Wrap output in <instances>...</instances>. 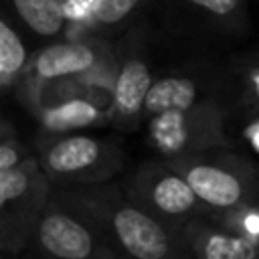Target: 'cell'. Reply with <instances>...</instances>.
Wrapping results in <instances>:
<instances>
[{
	"label": "cell",
	"mask_w": 259,
	"mask_h": 259,
	"mask_svg": "<svg viewBox=\"0 0 259 259\" xmlns=\"http://www.w3.org/2000/svg\"><path fill=\"white\" fill-rule=\"evenodd\" d=\"M121 188L142 210L178 233L186 225L208 217L184 178L162 160L140 164Z\"/></svg>",
	"instance_id": "8992f818"
},
{
	"label": "cell",
	"mask_w": 259,
	"mask_h": 259,
	"mask_svg": "<svg viewBox=\"0 0 259 259\" xmlns=\"http://www.w3.org/2000/svg\"><path fill=\"white\" fill-rule=\"evenodd\" d=\"M10 8L28 34L40 40L59 38L67 30V16L59 0H10Z\"/></svg>",
	"instance_id": "4fadbf2b"
},
{
	"label": "cell",
	"mask_w": 259,
	"mask_h": 259,
	"mask_svg": "<svg viewBox=\"0 0 259 259\" xmlns=\"http://www.w3.org/2000/svg\"><path fill=\"white\" fill-rule=\"evenodd\" d=\"M162 162L184 178L210 217H227L241 208L257 206V164L235 150L219 148Z\"/></svg>",
	"instance_id": "7a4b0ae2"
},
{
	"label": "cell",
	"mask_w": 259,
	"mask_h": 259,
	"mask_svg": "<svg viewBox=\"0 0 259 259\" xmlns=\"http://www.w3.org/2000/svg\"><path fill=\"white\" fill-rule=\"evenodd\" d=\"M235 103H247L235 91L229 81L204 75H162L152 79V85L146 93L142 117H152L164 111H188L206 105L231 107ZM257 105V103H255ZM142 119V123H144Z\"/></svg>",
	"instance_id": "9c48e42d"
},
{
	"label": "cell",
	"mask_w": 259,
	"mask_h": 259,
	"mask_svg": "<svg viewBox=\"0 0 259 259\" xmlns=\"http://www.w3.org/2000/svg\"><path fill=\"white\" fill-rule=\"evenodd\" d=\"M67 20H89V10H91V0H59Z\"/></svg>",
	"instance_id": "ac0fdd59"
},
{
	"label": "cell",
	"mask_w": 259,
	"mask_h": 259,
	"mask_svg": "<svg viewBox=\"0 0 259 259\" xmlns=\"http://www.w3.org/2000/svg\"><path fill=\"white\" fill-rule=\"evenodd\" d=\"M59 190L93 217L117 259H190L180 233L132 202L121 184Z\"/></svg>",
	"instance_id": "6da1fadb"
},
{
	"label": "cell",
	"mask_w": 259,
	"mask_h": 259,
	"mask_svg": "<svg viewBox=\"0 0 259 259\" xmlns=\"http://www.w3.org/2000/svg\"><path fill=\"white\" fill-rule=\"evenodd\" d=\"M111 53L103 42L97 40H57L47 42L34 51L20 79V91L30 109L36 103L38 91L45 85L57 81H79L89 83L91 77H99L111 85L113 69Z\"/></svg>",
	"instance_id": "5b68a950"
},
{
	"label": "cell",
	"mask_w": 259,
	"mask_h": 259,
	"mask_svg": "<svg viewBox=\"0 0 259 259\" xmlns=\"http://www.w3.org/2000/svg\"><path fill=\"white\" fill-rule=\"evenodd\" d=\"M196 16L221 30H243L247 24L245 0H182Z\"/></svg>",
	"instance_id": "9a60e30c"
},
{
	"label": "cell",
	"mask_w": 259,
	"mask_h": 259,
	"mask_svg": "<svg viewBox=\"0 0 259 259\" xmlns=\"http://www.w3.org/2000/svg\"><path fill=\"white\" fill-rule=\"evenodd\" d=\"M0 259H14V255H10L6 251H0Z\"/></svg>",
	"instance_id": "d6986e66"
},
{
	"label": "cell",
	"mask_w": 259,
	"mask_h": 259,
	"mask_svg": "<svg viewBox=\"0 0 259 259\" xmlns=\"http://www.w3.org/2000/svg\"><path fill=\"white\" fill-rule=\"evenodd\" d=\"M221 105H206L188 111H164L146 117V144L158 160H172L188 154L227 148L223 136Z\"/></svg>",
	"instance_id": "ba28073f"
},
{
	"label": "cell",
	"mask_w": 259,
	"mask_h": 259,
	"mask_svg": "<svg viewBox=\"0 0 259 259\" xmlns=\"http://www.w3.org/2000/svg\"><path fill=\"white\" fill-rule=\"evenodd\" d=\"M24 158H28V154L20 142H16V140L0 142V172L20 164Z\"/></svg>",
	"instance_id": "e0dca14e"
},
{
	"label": "cell",
	"mask_w": 259,
	"mask_h": 259,
	"mask_svg": "<svg viewBox=\"0 0 259 259\" xmlns=\"http://www.w3.org/2000/svg\"><path fill=\"white\" fill-rule=\"evenodd\" d=\"M146 0H91L89 24L101 30H113L125 24Z\"/></svg>",
	"instance_id": "2e32d148"
},
{
	"label": "cell",
	"mask_w": 259,
	"mask_h": 259,
	"mask_svg": "<svg viewBox=\"0 0 259 259\" xmlns=\"http://www.w3.org/2000/svg\"><path fill=\"white\" fill-rule=\"evenodd\" d=\"M26 249L36 259H117L93 217L59 188H51Z\"/></svg>",
	"instance_id": "277c9868"
},
{
	"label": "cell",
	"mask_w": 259,
	"mask_h": 259,
	"mask_svg": "<svg viewBox=\"0 0 259 259\" xmlns=\"http://www.w3.org/2000/svg\"><path fill=\"white\" fill-rule=\"evenodd\" d=\"M51 188H83L111 182L125 164L119 144L85 132L47 136L34 156Z\"/></svg>",
	"instance_id": "3957f363"
},
{
	"label": "cell",
	"mask_w": 259,
	"mask_h": 259,
	"mask_svg": "<svg viewBox=\"0 0 259 259\" xmlns=\"http://www.w3.org/2000/svg\"><path fill=\"white\" fill-rule=\"evenodd\" d=\"M152 69L138 53H125L115 69L109 87V123L119 132H134L142 125V107L152 85Z\"/></svg>",
	"instance_id": "30bf717a"
},
{
	"label": "cell",
	"mask_w": 259,
	"mask_h": 259,
	"mask_svg": "<svg viewBox=\"0 0 259 259\" xmlns=\"http://www.w3.org/2000/svg\"><path fill=\"white\" fill-rule=\"evenodd\" d=\"M190 259H259L257 239L235 233L214 217H204L180 231Z\"/></svg>",
	"instance_id": "7c38bea8"
},
{
	"label": "cell",
	"mask_w": 259,
	"mask_h": 259,
	"mask_svg": "<svg viewBox=\"0 0 259 259\" xmlns=\"http://www.w3.org/2000/svg\"><path fill=\"white\" fill-rule=\"evenodd\" d=\"M49 194L51 184L34 156L0 172V251L18 255L26 249Z\"/></svg>",
	"instance_id": "52a82bcc"
},
{
	"label": "cell",
	"mask_w": 259,
	"mask_h": 259,
	"mask_svg": "<svg viewBox=\"0 0 259 259\" xmlns=\"http://www.w3.org/2000/svg\"><path fill=\"white\" fill-rule=\"evenodd\" d=\"M32 51L22 32L0 12V89L14 85L24 73Z\"/></svg>",
	"instance_id": "5bb4252c"
},
{
	"label": "cell",
	"mask_w": 259,
	"mask_h": 259,
	"mask_svg": "<svg viewBox=\"0 0 259 259\" xmlns=\"http://www.w3.org/2000/svg\"><path fill=\"white\" fill-rule=\"evenodd\" d=\"M32 113L47 136L79 134L109 123V107L97 103V99L87 93V87L55 95L53 99L38 103Z\"/></svg>",
	"instance_id": "8fae6325"
}]
</instances>
